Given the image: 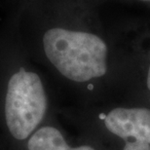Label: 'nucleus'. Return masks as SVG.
<instances>
[{"mask_svg":"<svg viewBox=\"0 0 150 150\" xmlns=\"http://www.w3.org/2000/svg\"><path fill=\"white\" fill-rule=\"evenodd\" d=\"M100 0H42L32 8L36 36L25 46H36L48 65L64 80L88 84L109 69V47L100 31ZM28 50V49H26Z\"/></svg>","mask_w":150,"mask_h":150,"instance_id":"f257e3e1","label":"nucleus"},{"mask_svg":"<svg viewBox=\"0 0 150 150\" xmlns=\"http://www.w3.org/2000/svg\"><path fill=\"white\" fill-rule=\"evenodd\" d=\"M28 57L18 35L0 41V139L7 150H23L49 111L46 85Z\"/></svg>","mask_w":150,"mask_h":150,"instance_id":"f03ea898","label":"nucleus"},{"mask_svg":"<svg viewBox=\"0 0 150 150\" xmlns=\"http://www.w3.org/2000/svg\"><path fill=\"white\" fill-rule=\"evenodd\" d=\"M104 124L125 140L123 150H150V109L115 108L104 118Z\"/></svg>","mask_w":150,"mask_h":150,"instance_id":"7ed1b4c3","label":"nucleus"},{"mask_svg":"<svg viewBox=\"0 0 150 150\" xmlns=\"http://www.w3.org/2000/svg\"><path fill=\"white\" fill-rule=\"evenodd\" d=\"M23 150H96L89 145L71 146L62 131L52 125H42L32 134Z\"/></svg>","mask_w":150,"mask_h":150,"instance_id":"20e7f679","label":"nucleus"},{"mask_svg":"<svg viewBox=\"0 0 150 150\" xmlns=\"http://www.w3.org/2000/svg\"><path fill=\"white\" fill-rule=\"evenodd\" d=\"M111 1H120V2H136V3H140V4L146 5L150 7V0H100L101 4L105 2H111Z\"/></svg>","mask_w":150,"mask_h":150,"instance_id":"39448f33","label":"nucleus"},{"mask_svg":"<svg viewBox=\"0 0 150 150\" xmlns=\"http://www.w3.org/2000/svg\"><path fill=\"white\" fill-rule=\"evenodd\" d=\"M41 1L42 0H28V4L29 5V8L32 9V8H34L35 6H37Z\"/></svg>","mask_w":150,"mask_h":150,"instance_id":"423d86ee","label":"nucleus"},{"mask_svg":"<svg viewBox=\"0 0 150 150\" xmlns=\"http://www.w3.org/2000/svg\"><path fill=\"white\" fill-rule=\"evenodd\" d=\"M146 85H147V88L150 91V61H149V64H148L147 74H146Z\"/></svg>","mask_w":150,"mask_h":150,"instance_id":"0eeeda50","label":"nucleus"},{"mask_svg":"<svg viewBox=\"0 0 150 150\" xmlns=\"http://www.w3.org/2000/svg\"><path fill=\"white\" fill-rule=\"evenodd\" d=\"M0 150H7V148H6V146L4 145V143L2 142L1 139H0Z\"/></svg>","mask_w":150,"mask_h":150,"instance_id":"6e6552de","label":"nucleus"}]
</instances>
